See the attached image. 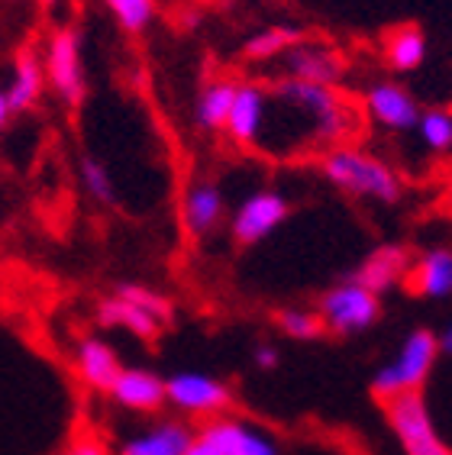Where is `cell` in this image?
Masks as SVG:
<instances>
[{
    "mask_svg": "<svg viewBox=\"0 0 452 455\" xmlns=\"http://www.w3.org/2000/svg\"><path fill=\"white\" fill-rule=\"evenodd\" d=\"M269 100L285 114H297L304 120L307 146H333L349 140L359 130L356 107L333 84H311V81L281 78L269 91Z\"/></svg>",
    "mask_w": 452,
    "mask_h": 455,
    "instance_id": "6da1fadb",
    "label": "cell"
},
{
    "mask_svg": "<svg viewBox=\"0 0 452 455\" xmlns=\"http://www.w3.org/2000/svg\"><path fill=\"white\" fill-rule=\"evenodd\" d=\"M323 175L336 184L339 191L356 194V197H372V201L394 204L400 201V178L382 158L368 156L362 149H333L323 158Z\"/></svg>",
    "mask_w": 452,
    "mask_h": 455,
    "instance_id": "7a4b0ae2",
    "label": "cell"
},
{
    "mask_svg": "<svg viewBox=\"0 0 452 455\" xmlns=\"http://www.w3.org/2000/svg\"><path fill=\"white\" fill-rule=\"evenodd\" d=\"M45 68V84L65 100V107H81L87 97V75H85V59H81V29L78 27H59L49 43H45L43 55Z\"/></svg>",
    "mask_w": 452,
    "mask_h": 455,
    "instance_id": "3957f363",
    "label": "cell"
},
{
    "mask_svg": "<svg viewBox=\"0 0 452 455\" xmlns=\"http://www.w3.org/2000/svg\"><path fill=\"white\" fill-rule=\"evenodd\" d=\"M440 355L436 336L430 330H417L404 339V346L398 349L391 365H384L372 381L375 397L391 401V397L404 395V391H420V385L426 381V375L433 371V362Z\"/></svg>",
    "mask_w": 452,
    "mask_h": 455,
    "instance_id": "277c9868",
    "label": "cell"
},
{
    "mask_svg": "<svg viewBox=\"0 0 452 455\" xmlns=\"http://www.w3.org/2000/svg\"><path fill=\"white\" fill-rule=\"evenodd\" d=\"M388 423H391L394 436L408 455H452L440 433H436L426 401L420 391H404V395L388 401Z\"/></svg>",
    "mask_w": 452,
    "mask_h": 455,
    "instance_id": "5b68a950",
    "label": "cell"
},
{
    "mask_svg": "<svg viewBox=\"0 0 452 455\" xmlns=\"http://www.w3.org/2000/svg\"><path fill=\"white\" fill-rule=\"evenodd\" d=\"M320 316L323 323L339 336L362 333V330H368L382 316V304H378V294H372L368 288H362V284L349 278L323 294Z\"/></svg>",
    "mask_w": 452,
    "mask_h": 455,
    "instance_id": "8992f818",
    "label": "cell"
},
{
    "mask_svg": "<svg viewBox=\"0 0 452 455\" xmlns=\"http://www.w3.org/2000/svg\"><path fill=\"white\" fill-rule=\"evenodd\" d=\"M165 403H172L174 411L191 413V417H217L233 403V395L214 375L178 371V375L165 378Z\"/></svg>",
    "mask_w": 452,
    "mask_h": 455,
    "instance_id": "52a82bcc",
    "label": "cell"
},
{
    "mask_svg": "<svg viewBox=\"0 0 452 455\" xmlns=\"http://www.w3.org/2000/svg\"><path fill=\"white\" fill-rule=\"evenodd\" d=\"M287 213H291V204L278 191H255L233 213L230 233L239 245H255L262 239H269L287 220Z\"/></svg>",
    "mask_w": 452,
    "mask_h": 455,
    "instance_id": "ba28073f",
    "label": "cell"
},
{
    "mask_svg": "<svg viewBox=\"0 0 452 455\" xmlns=\"http://www.w3.org/2000/svg\"><path fill=\"white\" fill-rule=\"evenodd\" d=\"M281 59H285L287 78L311 81V84H336L339 75H343V59H339L336 49L327 43L301 39V43L291 45Z\"/></svg>",
    "mask_w": 452,
    "mask_h": 455,
    "instance_id": "9c48e42d",
    "label": "cell"
},
{
    "mask_svg": "<svg viewBox=\"0 0 452 455\" xmlns=\"http://www.w3.org/2000/svg\"><path fill=\"white\" fill-rule=\"evenodd\" d=\"M110 397L126 411L156 413L165 403V378L149 368H120L117 381L110 385Z\"/></svg>",
    "mask_w": 452,
    "mask_h": 455,
    "instance_id": "30bf717a",
    "label": "cell"
},
{
    "mask_svg": "<svg viewBox=\"0 0 452 455\" xmlns=\"http://www.w3.org/2000/svg\"><path fill=\"white\" fill-rule=\"evenodd\" d=\"M45 91V68L43 55L36 52V45H20L17 59H13V78L7 84V104L10 114H29Z\"/></svg>",
    "mask_w": 452,
    "mask_h": 455,
    "instance_id": "8fae6325",
    "label": "cell"
},
{
    "mask_svg": "<svg viewBox=\"0 0 452 455\" xmlns=\"http://www.w3.org/2000/svg\"><path fill=\"white\" fill-rule=\"evenodd\" d=\"M265 107H269V91L259 84H236L233 107L226 116L223 130L230 132V140L239 146H255L265 123Z\"/></svg>",
    "mask_w": 452,
    "mask_h": 455,
    "instance_id": "7c38bea8",
    "label": "cell"
},
{
    "mask_svg": "<svg viewBox=\"0 0 452 455\" xmlns=\"http://www.w3.org/2000/svg\"><path fill=\"white\" fill-rule=\"evenodd\" d=\"M75 368H78V378L91 391L110 395V385L117 381L123 365L110 342H104L101 336H85L75 349Z\"/></svg>",
    "mask_w": 452,
    "mask_h": 455,
    "instance_id": "4fadbf2b",
    "label": "cell"
},
{
    "mask_svg": "<svg viewBox=\"0 0 452 455\" xmlns=\"http://www.w3.org/2000/svg\"><path fill=\"white\" fill-rule=\"evenodd\" d=\"M366 107L368 114H372L375 123H382L388 130H414L420 120V107L417 100L408 94V91L400 88V84H391V81H382V84H375L366 97Z\"/></svg>",
    "mask_w": 452,
    "mask_h": 455,
    "instance_id": "5bb4252c",
    "label": "cell"
},
{
    "mask_svg": "<svg viewBox=\"0 0 452 455\" xmlns=\"http://www.w3.org/2000/svg\"><path fill=\"white\" fill-rule=\"evenodd\" d=\"M200 436H207L226 455H278V446L262 429L246 427V423L230 420V417H214L200 429Z\"/></svg>",
    "mask_w": 452,
    "mask_h": 455,
    "instance_id": "9a60e30c",
    "label": "cell"
},
{
    "mask_svg": "<svg viewBox=\"0 0 452 455\" xmlns=\"http://www.w3.org/2000/svg\"><path fill=\"white\" fill-rule=\"evenodd\" d=\"M408 272H410L408 249L404 245H382V249H375L366 262L359 265L352 281L368 288L372 294H384V291H391L394 284H400V281L408 278Z\"/></svg>",
    "mask_w": 452,
    "mask_h": 455,
    "instance_id": "2e32d148",
    "label": "cell"
},
{
    "mask_svg": "<svg viewBox=\"0 0 452 455\" xmlns=\"http://www.w3.org/2000/svg\"><path fill=\"white\" fill-rule=\"evenodd\" d=\"M223 211H226L223 191H220L214 181H198L188 188V194H184L182 217H184V227H188L191 236H198V239L210 236V233L220 227Z\"/></svg>",
    "mask_w": 452,
    "mask_h": 455,
    "instance_id": "e0dca14e",
    "label": "cell"
},
{
    "mask_svg": "<svg viewBox=\"0 0 452 455\" xmlns=\"http://www.w3.org/2000/svg\"><path fill=\"white\" fill-rule=\"evenodd\" d=\"M97 326H104V330H126V333L140 336V339H156L162 333V323H158L156 316L146 314L133 300L120 298L117 291L97 304Z\"/></svg>",
    "mask_w": 452,
    "mask_h": 455,
    "instance_id": "ac0fdd59",
    "label": "cell"
},
{
    "mask_svg": "<svg viewBox=\"0 0 452 455\" xmlns=\"http://www.w3.org/2000/svg\"><path fill=\"white\" fill-rule=\"evenodd\" d=\"M194 433L178 420H162L146 433L123 443L120 455H184L191 446Z\"/></svg>",
    "mask_w": 452,
    "mask_h": 455,
    "instance_id": "d6986e66",
    "label": "cell"
},
{
    "mask_svg": "<svg viewBox=\"0 0 452 455\" xmlns=\"http://www.w3.org/2000/svg\"><path fill=\"white\" fill-rule=\"evenodd\" d=\"M408 284L420 298H449L452 294V249H430V252L408 272Z\"/></svg>",
    "mask_w": 452,
    "mask_h": 455,
    "instance_id": "ffe728a7",
    "label": "cell"
},
{
    "mask_svg": "<svg viewBox=\"0 0 452 455\" xmlns=\"http://www.w3.org/2000/svg\"><path fill=\"white\" fill-rule=\"evenodd\" d=\"M233 81H210L207 88L200 91L194 116H198V123L207 132H220L226 126V116H230V107H233Z\"/></svg>",
    "mask_w": 452,
    "mask_h": 455,
    "instance_id": "44dd1931",
    "label": "cell"
},
{
    "mask_svg": "<svg viewBox=\"0 0 452 455\" xmlns=\"http://www.w3.org/2000/svg\"><path fill=\"white\" fill-rule=\"evenodd\" d=\"M384 55L391 61V68L398 71H414L424 65L426 59V36L417 27H400L388 36V45H384Z\"/></svg>",
    "mask_w": 452,
    "mask_h": 455,
    "instance_id": "7402d4cb",
    "label": "cell"
},
{
    "mask_svg": "<svg viewBox=\"0 0 452 455\" xmlns=\"http://www.w3.org/2000/svg\"><path fill=\"white\" fill-rule=\"evenodd\" d=\"M301 39H304V33L297 27H269V29H262V33H255L253 39L243 45V55L253 61L278 59V55H285L287 49L295 43H301Z\"/></svg>",
    "mask_w": 452,
    "mask_h": 455,
    "instance_id": "603a6c76",
    "label": "cell"
},
{
    "mask_svg": "<svg viewBox=\"0 0 452 455\" xmlns=\"http://www.w3.org/2000/svg\"><path fill=\"white\" fill-rule=\"evenodd\" d=\"M104 4L113 17H117L123 33L140 36L156 20V0H104Z\"/></svg>",
    "mask_w": 452,
    "mask_h": 455,
    "instance_id": "cb8c5ba5",
    "label": "cell"
},
{
    "mask_svg": "<svg viewBox=\"0 0 452 455\" xmlns=\"http://www.w3.org/2000/svg\"><path fill=\"white\" fill-rule=\"evenodd\" d=\"M78 175H81V184H85V191L91 194L97 204H104V207H113V204H117L113 178H110V172H107V165L101 162V158L81 156L78 158Z\"/></svg>",
    "mask_w": 452,
    "mask_h": 455,
    "instance_id": "d4e9b609",
    "label": "cell"
},
{
    "mask_svg": "<svg viewBox=\"0 0 452 455\" xmlns=\"http://www.w3.org/2000/svg\"><path fill=\"white\" fill-rule=\"evenodd\" d=\"M117 294L126 300H133L136 307H142L146 314H152L162 326L172 323V316H174V307L172 300L165 298V294H158V291L146 288V284H117Z\"/></svg>",
    "mask_w": 452,
    "mask_h": 455,
    "instance_id": "484cf974",
    "label": "cell"
},
{
    "mask_svg": "<svg viewBox=\"0 0 452 455\" xmlns=\"http://www.w3.org/2000/svg\"><path fill=\"white\" fill-rule=\"evenodd\" d=\"M281 333L291 336V339H320L327 333V323H323L320 314L313 310H297V307H287L278 314Z\"/></svg>",
    "mask_w": 452,
    "mask_h": 455,
    "instance_id": "4316f807",
    "label": "cell"
},
{
    "mask_svg": "<svg viewBox=\"0 0 452 455\" xmlns=\"http://www.w3.org/2000/svg\"><path fill=\"white\" fill-rule=\"evenodd\" d=\"M414 130H420V140L433 152L452 149V114H446V110H426V114H420Z\"/></svg>",
    "mask_w": 452,
    "mask_h": 455,
    "instance_id": "83f0119b",
    "label": "cell"
},
{
    "mask_svg": "<svg viewBox=\"0 0 452 455\" xmlns=\"http://www.w3.org/2000/svg\"><path fill=\"white\" fill-rule=\"evenodd\" d=\"M65 455H110V452H107V443H104V439L85 436V439H78V443H75V446H71Z\"/></svg>",
    "mask_w": 452,
    "mask_h": 455,
    "instance_id": "f1b7e54d",
    "label": "cell"
},
{
    "mask_svg": "<svg viewBox=\"0 0 452 455\" xmlns=\"http://www.w3.org/2000/svg\"><path fill=\"white\" fill-rule=\"evenodd\" d=\"M255 365H259L262 371L278 368V349H275V346H255Z\"/></svg>",
    "mask_w": 452,
    "mask_h": 455,
    "instance_id": "f546056e",
    "label": "cell"
},
{
    "mask_svg": "<svg viewBox=\"0 0 452 455\" xmlns=\"http://www.w3.org/2000/svg\"><path fill=\"white\" fill-rule=\"evenodd\" d=\"M184 455H226L220 446H214L207 436H200V433H194V439H191V446H188V452Z\"/></svg>",
    "mask_w": 452,
    "mask_h": 455,
    "instance_id": "4dcf8cb0",
    "label": "cell"
},
{
    "mask_svg": "<svg viewBox=\"0 0 452 455\" xmlns=\"http://www.w3.org/2000/svg\"><path fill=\"white\" fill-rule=\"evenodd\" d=\"M10 116H13V114H10V104H7V91L0 88V132L7 130Z\"/></svg>",
    "mask_w": 452,
    "mask_h": 455,
    "instance_id": "1f68e13d",
    "label": "cell"
},
{
    "mask_svg": "<svg viewBox=\"0 0 452 455\" xmlns=\"http://www.w3.org/2000/svg\"><path fill=\"white\" fill-rule=\"evenodd\" d=\"M436 346H440V349L449 352V355H452V326H449V330H446L443 336H436Z\"/></svg>",
    "mask_w": 452,
    "mask_h": 455,
    "instance_id": "d6a6232c",
    "label": "cell"
},
{
    "mask_svg": "<svg viewBox=\"0 0 452 455\" xmlns=\"http://www.w3.org/2000/svg\"><path fill=\"white\" fill-rule=\"evenodd\" d=\"M39 4H43V7H45V10H52V7H55V4H59V0H39Z\"/></svg>",
    "mask_w": 452,
    "mask_h": 455,
    "instance_id": "836d02e7",
    "label": "cell"
}]
</instances>
